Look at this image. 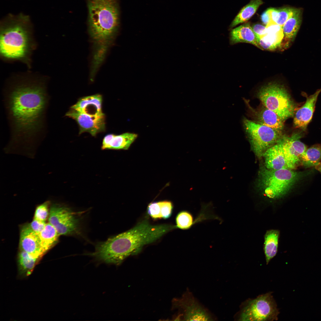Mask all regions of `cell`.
Instances as JSON below:
<instances>
[{"instance_id":"obj_18","label":"cell","mask_w":321,"mask_h":321,"mask_svg":"<svg viewBox=\"0 0 321 321\" xmlns=\"http://www.w3.org/2000/svg\"><path fill=\"white\" fill-rule=\"evenodd\" d=\"M103 98L99 94L80 98L70 108L81 113L92 115L103 114L102 111Z\"/></svg>"},{"instance_id":"obj_17","label":"cell","mask_w":321,"mask_h":321,"mask_svg":"<svg viewBox=\"0 0 321 321\" xmlns=\"http://www.w3.org/2000/svg\"><path fill=\"white\" fill-rule=\"evenodd\" d=\"M262 157L264 158V166L268 169H292L285 158L281 147L277 142L267 150Z\"/></svg>"},{"instance_id":"obj_26","label":"cell","mask_w":321,"mask_h":321,"mask_svg":"<svg viewBox=\"0 0 321 321\" xmlns=\"http://www.w3.org/2000/svg\"><path fill=\"white\" fill-rule=\"evenodd\" d=\"M42 246L46 252L57 243L59 235L55 228L49 222L39 234Z\"/></svg>"},{"instance_id":"obj_28","label":"cell","mask_w":321,"mask_h":321,"mask_svg":"<svg viewBox=\"0 0 321 321\" xmlns=\"http://www.w3.org/2000/svg\"><path fill=\"white\" fill-rule=\"evenodd\" d=\"M50 204V201L47 200L38 205L36 208L34 219L45 222L49 215L48 208Z\"/></svg>"},{"instance_id":"obj_2","label":"cell","mask_w":321,"mask_h":321,"mask_svg":"<svg viewBox=\"0 0 321 321\" xmlns=\"http://www.w3.org/2000/svg\"><path fill=\"white\" fill-rule=\"evenodd\" d=\"M175 229V225H152L144 220L130 229L98 243L95 251L87 255L98 262L118 265L128 257L140 252L144 246Z\"/></svg>"},{"instance_id":"obj_22","label":"cell","mask_w":321,"mask_h":321,"mask_svg":"<svg viewBox=\"0 0 321 321\" xmlns=\"http://www.w3.org/2000/svg\"><path fill=\"white\" fill-rule=\"evenodd\" d=\"M279 236V231L276 229L267 230L264 235L263 250L267 265L277 253Z\"/></svg>"},{"instance_id":"obj_9","label":"cell","mask_w":321,"mask_h":321,"mask_svg":"<svg viewBox=\"0 0 321 321\" xmlns=\"http://www.w3.org/2000/svg\"><path fill=\"white\" fill-rule=\"evenodd\" d=\"M173 305L179 311L181 320L214 321L217 319L199 301L188 288L181 297L174 300Z\"/></svg>"},{"instance_id":"obj_33","label":"cell","mask_w":321,"mask_h":321,"mask_svg":"<svg viewBox=\"0 0 321 321\" xmlns=\"http://www.w3.org/2000/svg\"><path fill=\"white\" fill-rule=\"evenodd\" d=\"M262 21L266 26L271 21V18L268 10L264 12L261 16Z\"/></svg>"},{"instance_id":"obj_5","label":"cell","mask_w":321,"mask_h":321,"mask_svg":"<svg viewBox=\"0 0 321 321\" xmlns=\"http://www.w3.org/2000/svg\"><path fill=\"white\" fill-rule=\"evenodd\" d=\"M311 172H297L289 169H270L264 166L259 171V185L268 198L280 199L289 192L297 181Z\"/></svg>"},{"instance_id":"obj_15","label":"cell","mask_w":321,"mask_h":321,"mask_svg":"<svg viewBox=\"0 0 321 321\" xmlns=\"http://www.w3.org/2000/svg\"><path fill=\"white\" fill-rule=\"evenodd\" d=\"M321 88L309 96L304 95L306 100L304 103L298 108L294 116L293 125L295 128L304 132L311 122L314 112L315 104Z\"/></svg>"},{"instance_id":"obj_31","label":"cell","mask_w":321,"mask_h":321,"mask_svg":"<svg viewBox=\"0 0 321 321\" xmlns=\"http://www.w3.org/2000/svg\"><path fill=\"white\" fill-rule=\"evenodd\" d=\"M45 224V222L34 219L29 225L34 231L39 234L43 229Z\"/></svg>"},{"instance_id":"obj_4","label":"cell","mask_w":321,"mask_h":321,"mask_svg":"<svg viewBox=\"0 0 321 321\" xmlns=\"http://www.w3.org/2000/svg\"><path fill=\"white\" fill-rule=\"evenodd\" d=\"M0 24L1 56L9 60H28L33 48L29 17L22 13L9 14Z\"/></svg>"},{"instance_id":"obj_19","label":"cell","mask_w":321,"mask_h":321,"mask_svg":"<svg viewBox=\"0 0 321 321\" xmlns=\"http://www.w3.org/2000/svg\"><path fill=\"white\" fill-rule=\"evenodd\" d=\"M137 136V134L128 132L107 134L103 139L101 149L128 150Z\"/></svg>"},{"instance_id":"obj_11","label":"cell","mask_w":321,"mask_h":321,"mask_svg":"<svg viewBox=\"0 0 321 321\" xmlns=\"http://www.w3.org/2000/svg\"><path fill=\"white\" fill-rule=\"evenodd\" d=\"M304 132L299 130L290 135L283 134L277 141L280 144L291 169L293 170L300 163V157L307 149L300 139Z\"/></svg>"},{"instance_id":"obj_16","label":"cell","mask_w":321,"mask_h":321,"mask_svg":"<svg viewBox=\"0 0 321 321\" xmlns=\"http://www.w3.org/2000/svg\"><path fill=\"white\" fill-rule=\"evenodd\" d=\"M210 204H202V209L195 219L189 211L183 210L180 212L176 217V228L188 230L198 223L210 219L220 220L218 216L210 211Z\"/></svg>"},{"instance_id":"obj_25","label":"cell","mask_w":321,"mask_h":321,"mask_svg":"<svg viewBox=\"0 0 321 321\" xmlns=\"http://www.w3.org/2000/svg\"><path fill=\"white\" fill-rule=\"evenodd\" d=\"M321 160V144L307 148L300 157V163L305 168L316 166Z\"/></svg>"},{"instance_id":"obj_10","label":"cell","mask_w":321,"mask_h":321,"mask_svg":"<svg viewBox=\"0 0 321 321\" xmlns=\"http://www.w3.org/2000/svg\"><path fill=\"white\" fill-rule=\"evenodd\" d=\"M48 222L59 235H74L79 231L78 218L69 208L59 203H54L51 206Z\"/></svg>"},{"instance_id":"obj_13","label":"cell","mask_w":321,"mask_h":321,"mask_svg":"<svg viewBox=\"0 0 321 321\" xmlns=\"http://www.w3.org/2000/svg\"><path fill=\"white\" fill-rule=\"evenodd\" d=\"M19 240L20 250L40 259L45 254L39 234L31 229L29 224L23 226L21 228Z\"/></svg>"},{"instance_id":"obj_6","label":"cell","mask_w":321,"mask_h":321,"mask_svg":"<svg viewBox=\"0 0 321 321\" xmlns=\"http://www.w3.org/2000/svg\"><path fill=\"white\" fill-rule=\"evenodd\" d=\"M257 97L262 105L274 111L284 121L294 117L297 105L285 87L276 82H271L262 87Z\"/></svg>"},{"instance_id":"obj_27","label":"cell","mask_w":321,"mask_h":321,"mask_svg":"<svg viewBox=\"0 0 321 321\" xmlns=\"http://www.w3.org/2000/svg\"><path fill=\"white\" fill-rule=\"evenodd\" d=\"M295 9L289 7L279 9L270 8L269 12L271 21L282 27L292 15Z\"/></svg>"},{"instance_id":"obj_3","label":"cell","mask_w":321,"mask_h":321,"mask_svg":"<svg viewBox=\"0 0 321 321\" xmlns=\"http://www.w3.org/2000/svg\"><path fill=\"white\" fill-rule=\"evenodd\" d=\"M88 32L93 45L92 56L105 59L119 24L118 0H87Z\"/></svg>"},{"instance_id":"obj_34","label":"cell","mask_w":321,"mask_h":321,"mask_svg":"<svg viewBox=\"0 0 321 321\" xmlns=\"http://www.w3.org/2000/svg\"><path fill=\"white\" fill-rule=\"evenodd\" d=\"M316 167L321 173V162L318 165L316 166Z\"/></svg>"},{"instance_id":"obj_14","label":"cell","mask_w":321,"mask_h":321,"mask_svg":"<svg viewBox=\"0 0 321 321\" xmlns=\"http://www.w3.org/2000/svg\"><path fill=\"white\" fill-rule=\"evenodd\" d=\"M245 101L250 110L253 121L282 131L284 128V121L275 112L262 104L256 108H253L247 100H245Z\"/></svg>"},{"instance_id":"obj_29","label":"cell","mask_w":321,"mask_h":321,"mask_svg":"<svg viewBox=\"0 0 321 321\" xmlns=\"http://www.w3.org/2000/svg\"><path fill=\"white\" fill-rule=\"evenodd\" d=\"M148 214L154 219L161 218L160 201L150 203L147 207Z\"/></svg>"},{"instance_id":"obj_23","label":"cell","mask_w":321,"mask_h":321,"mask_svg":"<svg viewBox=\"0 0 321 321\" xmlns=\"http://www.w3.org/2000/svg\"><path fill=\"white\" fill-rule=\"evenodd\" d=\"M17 260L20 274L26 276L32 273L40 259L34 257L27 252L20 250Z\"/></svg>"},{"instance_id":"obj_20","label":"cell","mask_w":321,"mask_h":321,"mask_svg":"<svg viewBox=\"0 0 321 321\" xmlns=\"http://www.w3.org/2000/svg\"><path fill=\"white\" fill-rule=\"evenodd\" d=\"M229 42L231 45L244 43H250L259 48L258 38L250 24L248 23L231 30L230 34Z\"/></svg>"},{"instance_id":"obj_30","label":"cell","mask_w":321,"mask_h":321,"mask_svg":"<svg viewBox=\"0 0 321 321\" xmlns=\"http://www.w3.org/2000/svg\"><path fill=\"white\" fill-rule=\"evenodd\" d=\"M160 202L161 218L164 219L169 218L171 216L173 211L172 203L168 201H161Z\"/></svg>"},{"instance_id":"obj_8","label":"cell","mask_w":321,"mask_h":321,"mask_svg":"<svg viewBox=\"0 0 321 321\" xmlns=\"http://www.w3.org/2000/svg\"><path fill=\"white\" fill-rule=\"evenodd\" d=\"M243 122L251 148L259 158L262 157L265 151L276 144L283 134L281 131L246 118L243 119Z\"/></svg>"},{"instance_id":"obj_12","label":"cell","mask_w":321,"mask_h":321,"mask_svg":"<svg viewBox=\"0 0 321 321\" xmlns=\"http://www.w3.org/2000/svg\"><path fill=\"white\" fill-rule=\"evenodd\" d=\"M65 116L75 120L79 127V134L88 132L95 136L105 129V116L104 114L100 115H92L78 112L70 108Z\"/></svg>"},{"instance_id":"obj_1","label":"cell","mask_w":321,"mask_h":321,"mask_svg":"<svg viewBox=\"0 0 321 321\" xmlns=\"http://www.w3.org/2000/svg\"><path fill=\"white\" fill-rule=\"evenodd\" d=\"M43 81L23 79L11 82L3 92V101L10 130L7 153L33 158L47 131L50 96Z\"/></svg>"},{"instance_id":"obj_7","label":"cell","mask_w":321,"mask_h":321,"mask_svg":"<svg viewBox=\"0 0 321 321\" xmlns=\"http://www.w3.org/2000/svg\"><path fill=\"white\" fill-rule=\"evenodd\" d=\"M240 310L234 316L238 321H273L279 314L275 300L269 292L249 299L240 305Z\"/></svg>"},{"instance_id":"obj_32","label":"cell","mask_w":321,"mask_h":321,"mask_svg":"<svg viewBox=\"0 0 321 321\" xmlns=\"http://www.w3.org/2000/svg\"><path fill=\"white\" fill-rule=\"evenodd\" d=\"M252 29L258 38H261L266 34V26L260 24H254L251 26Z\"/></svg>"},{"instance_id":"obj_24","label":"cell","mask_w":321,"mask_h":321,"mask_svg":"<svg viewBox=\"0 0 321 321\" xmlns=\"http://www.w3.org/2000/svg\"><path fill=\"white\" fill-rule=\"evenodd\" d=\"M263 3L261 0H251L241 9L231 23L230 27H234L239 24L248 21Z\"/></svg>"},{"instance_id":"obj_21","label":"cell","mask_w":321,"mask_h":321,"mask_svg":"<svg viewBox=\"0 0 321 321\" xmlns=\"http://www.w3.org/2000/svg\"><path fill=\"white\" fill-rule=\"evenodd\" d=\"M302 10L295 8L292 14L282 26L285 40L292 41L294 39L301 24Z\"/></svg>"}]
</instances>
